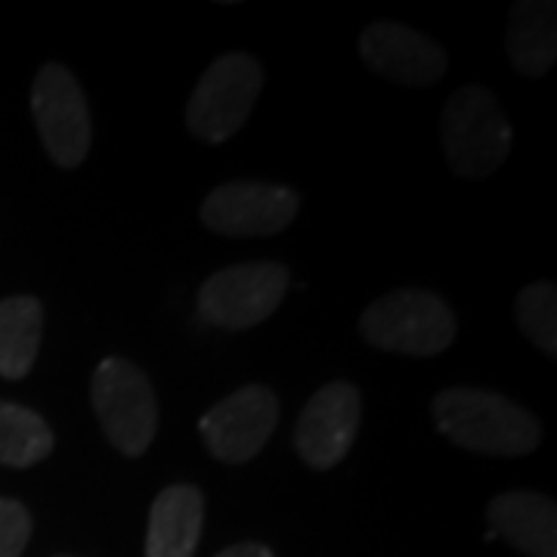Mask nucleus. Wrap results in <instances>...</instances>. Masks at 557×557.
<instances>
[{"instance_id":"nucleus-10","label":"nucleus","mask_w":557,"mask_h":557,"mask_svg":"<svg viewBox=\"0 0 557 557\" xmlns=\"http://www.w3.org/2000/svg\"><path fill=\"white\" fill-rule=\"evenodd\" d=\"M359 418H362V397L357 384L350 381L322 384L304 406L295 424V446L300 458L317 471L335 468L341 458H347L357 440Z\"/></svg>"},{"instance_id":"nucleus-7","label":"nucleus","mask_w":557,"mask_h":557,"mask_svg":"<svg viewBox=\"0 0 557 557\" xmlns=\"http://www.w3.org/2000/svg\"><path fill=\"white\" fill-rule=\"evenodd\" d=\"M300 196L282 183L260 180H233L220 183L201 201V223L233 239H258L273 236L298 218Z\"/></svg>"},{"instance_id":"nucleus-14","label":"nucleus","mask_w":557,"mask_h":557,"mask_svg":"<svg viewBox=\"0 0 557 557\" xmlns=\"http://www.w3.org/2000/svg\"><path fill=\"white\" fill-rule=\"evenodd\" d=\"M508 57L523 75H545L557 57V7L552 0H520L508 16Z\"/></svg>"},{"instance_id":"nucleus-12","label":"nucleus","mask_w":557,"mask_h":557,"mask_svg":"<svg viewBox=\"0 0 557 557\" xmlns=\"http://www.w3.org/2000/svg\"><path fill=\"white\" fill-rule=\"evenodd\" d=\"M490 539H505L527 557H557L555 502L542 493H502L490 502Z\"/></svg>"},{"instance_id":"nucleus-19","label":"nucleus","mask_w":557,"mask_h":557,"mask_svg":"<svg viewBox=\"0 0 557 557\" xmlns=\"http://www.w3.org/2000/svg\"><path fill=\"white\" fill-rule=\"evenodd\" d=\"M218 557H273V552L260 542H239V545L223 548Z\"/></svg>"},{"instance_id":"nucleus-2","label":"nucleus","mask_w":557,"mask_h":557,"mask_svg":"<svg viewBox=\"0 0 557 557\" xmlns=\"http://www.w3.org/2000/svg\"><path fill=\"white\" fill-rule=\"evenodd\" d=\"M440 139L458 177L480 180L508 159L515 134L496 97L480 84H468L443 106Z\"/></svg>"},{"instance_id":"nucleus-16","label":"nucleus","mask_w":557,"mask_h":557,"mask_svg":"<svg viewBox=\"0 0 557 557\" xmlns=\"http://www.w3.org/2000/svg\"><path fill=\"white\" fill-rule=\"evenodd\" d=\"M53 453L50 424L20 403L0 399V465L32 468Z\"/></svg>"},{"instance_id":"nucleus-11","label":"nucleus","mask_w":557,"mask_h":557,"mask_svg":"<svg viewBox=\"0 0 557 557\" xmlns=\"http://www.w3.org/2000/svg\"><path fill=\"white\" fill-rule=\"evenodd\" d=\"M359 53L372 72L406 87H431L449 69L437 40L399 22H372L359 35Z\"/></svg>"},{"instance_id":"nucleus-13","label":"nucleus","mask_w":557,"mask_h":557,"mask_svg":"<svg viewBox=\"0 0 557 557\" xmlns=\"http://www.w3.org/2000/svg\"><path fill=\"white\" fill-rule=\"evenodd\" d=\"M205 498L189 483L161 490L149 511L146 557H193L199 548Z\"/></svg>"},{"instance_id":"nucleus-8","label":"nucleus","mask_w":557,"mask_h":557,"mask_svg":"<svg viewBox=\"0 0 557 557\" xmlns=\"http://www.w3.org/2000/svg\"><path fill=\"white\" fill-rule=\"evenodd\" d=\"M32 115L47 156L60 168H78L90 152V112L78 78L62 65L47 62L32 87Z\"/></svg>"},{"instance_id":"nucleus-15","label":"nucleus","mask_w":557,"mask_h":557,"mask_svg":"<svg viewBox=\"0 0 557 557\" xmlns=\"http://www.w3.org/2000/svg\"><path fill=\"white\" fill-rule=\"evenodd\" d=\"M44 332V307L32 295L0 300V375L25 379L35 366Z\"/></svg>"},{"instance_id":"nucleus-9","label":"nucleus","mask_w":557,"mask_h":557,"mask_svg":"<svg viewBox=\"0 0 557 557\" xmlns=\"http://www.w3.org/2000/svg\"><path fill=\"white\" fill-rule=\"evenodd\" d=\"M276 421V394L263 384H245L201 416L199 434L211 456L226 465H242L267 446Z\"/></svg>"},{"instance_id":"nucleus-18","label":"nucleus","mask_w":557,"mask_h":557,"mask_svg":"<svg viewBox=\"0 0 557 557\" xmlns=\"http://www.w3.org/2000/svg\"><path fill=\"white\" fill-rule=\"evenodd\" d=\"M32 536V518L25 505L0 498V557H20Z\"/></svg>"},{"instance_id":"nucleus-6","label":"nucleus","mask_w":557,"mask_h":557,"mask_svg":"<svg viewBox=\"0 0 557 557\" xmlns=\"http://www.w3.org/2000/svg\"><path fill=\"white\" fill-rule=\"evenodd\" d=\"M292 278L282 263H239L226 267L199 288V317L226 332L255 329L273 317Z\"/></svg>"},{"instance_id":"nucleus-1","label":"nucleus","mask_w":557,"mask_h":557,"mask_svg":"<svg viewBox=\"0 0 557 557\" xmlns=\"http://www.w3.org/2000/svg\"><path fill=\"white\" fill-rule=\"evenodd\" d=\"M434 421L443 437L486 456H527L542 440L539 421L523 406L478 387L440 391Z\"/></svg>"},{"instance_id":"nucleus-3","label":"nucleus","mask_w":557,"mask_h":557,"mask_svg":"<svg viewBox=\"0 0 557 557\" xmlns=\"http://www.w3.org/2000/svg\"><path fill=\"white\" fill-rule=\"evenodd\" d=\"M372 347L403 357H434L456 341L453 310L424 288H399L379 298L359 319Z\"/></svg>"},{"instance_id":"nucleus-5","label":"nucleus","mask_w":557,"mask_h":557,"mask_svg":"<svg viewBox=\"0 0 557 557\" xmlns=\"http://www.w3.org/2000/svg\"><path fill=\"white\" fill-rule=\"evenodd\" d=\"M263 87V69L248 53H226L208 65L193 100L186 106V124L193 137L205 143L230 139L248 121Z\"/></svg>"},{"instance_id":"nucleus-4","label":"nucleus","mask_w":557,"mask_h":557,"mask_svg":"<svg viewBox=\"0 0 557 557\" xmlns=\"http://www.w3.org/2000/svg\"><path fill=\"white\" fill-rule=\"evenodd\" d=\"M90 399L106 437L119 453L137 458L149 449L159 428V406L139 366L121 357L102 359L94 372Z\"/></svg>"},{"instance_id":"nucleus-17","label":"nucleus","mask_w":557,"mask_h":557,"mask_svg":"<svg viewBox=\"0 0 557 557\" xmlns=\"http://www.w3.org/2000/svg\"><path fill=\"white\" fill-rule=\"evenodd\" d=\"M520 332L536 344L542 354H557V292L552 282L527 285L515 300Z\"/></svg>"}]
</instances>
